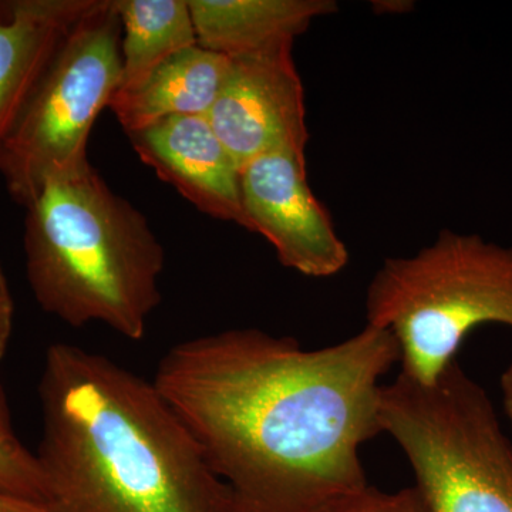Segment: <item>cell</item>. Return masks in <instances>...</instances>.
<instances>
[{"label":"cell","instance_id":"1","mask_svg":"<svg viewBox=\"0 0 512 512\" xmlns=\"http://www.w3.org/2000/svg\"><path fill=\"white\" fill-rule=\"evenodd\" d=\"M392 332L366 325L328 348L231 329L185 340L153 383L180 414L227 495V512H320L367 487L359 457L383 433Z\"/></svg>","mask_w":512,"mask_h":512},{"label":"cell","instance_id":"4","mask_svg":"<svg viewBox=\"0 0 512 512\" xmlns=\"http://www.w3.org/2000/svg\"><path fill=\"white\" fill-rule=\"evenodd\" d=\"M366 319L392 332L400 375L434 383L474 329H512V247L444 229L417 254L384 259L367 288Z\"/></svg>","mask_w":512,"mask_h":512},{"label":"cell","instance_id":"8","mask_svg":"<svg viewBox=\"0 0 512 512\" xmlns=\"http://www.w3.org/2000/svg\"><path fill=\"white\" fill-rule=\"evenodd\" d=\"M293 45L231 59L227 77L208 113L215 134L238 167L276 150L306 153L305 92Z\"/></svg>","mask_w":512,"mask_h":512},{"label":"cell","instance_id":"10","mask_svg":"<svg viewBox=\"0 0 512 512\" xmlns=\"http://www.w3.org/2000/svg\"><path fill=\"white\" fill-rule=\"evenodd\" d=\"M94 0H13L0 18V150L50 60Z\"/></svg>","mask_w":512,"mask_h":512},{"label":"cell","instance_id":"18","mask_svg":"<svg viewBox=\"0 0 512 512\" xmlns=\"http://www.w3.org/2000/svg\"><path fill=\"white\" fill-rule=\"evenodd\" d=\"M500 387L505 416H507L512 434V360L510 365L507 366V369L504 370L503 375H501Z\"/></svg>","mask_w":512,"mask_h":512},{"label":"cell","instance_id":"5","mask_svg":"<svg viewBox=\"0 0 512 512\" xmlns=\"http://www.w3.org/2000/svg\"><path fill=\"white\" fill-rule=\"evenodd\" d=\"M380 424L429 512H512V441L487 392L453 362L434 383L384 384Z\"/></svg>","mask_w":512,"mask_h":512},{"label":"cell","instance_id":"9","mask_svg":"<svg viewBox=\"0 0 512 512\" xmlns=\"http://www.w3.org/2000/svg\"><path fill=\"white\" fill-rule=\"evenodd\" d=\"M128 138L140 160L198 211L248 229L241 168L207 116L170 117Z\"/></svg>","mask_w":512,"mask_h":512},{"label":"cell","instance_id":"17","mask_svg":"<svg viewBox=\"0 0 512 512\" xmlns=\"http://www.w3.org/2000/svg\"><path fill=\"white\" fill-rule=\"evenodd\" d=\"M0 512H59L49 504L25 500L0 490Z\"/></svg>","mask_w":512,"mask_h":512},{"label":"cell","instance_id":"2","mask_svg":"<svg viewBox=\"0 0 512 512\" xmlns=\"http://www.w3.org/2000/svg\"><path fill=\"white\" fill-rule=\"evenodd\" d=\"M35 451L59 512H227L200 444L157 389L104 355L55 343Z\"/></svg>","mask_w":512,"mask_h":512},{"label":"cell","instance_id":"14","mask_svg":"<svg viewBox=\"0 0 512 512\" xmlns=\"http://www.w3.org/2000/svg\"><path fill=\"white\" fill-rule=\"evenodd\" d=\"M0 490L50 504L49 488L36 454L20 441L12 423L8 400L0 386ZM53 507V505H52Z\"/></svg>","mask_w":512,"mask_h":512},{"label":"cell","instance_id":"16","mask_svg":"<svg viewBox=\"0 0 512 512\" xmlns=\"http://www.w3.org/2000/svg\"><path fill=\"white\" fill-rule=\"evenodd\" d=\"M15 325V302L5 271L0 265V362L8 352Z\"/></svg>","mask_w":512,"mask_h":512},{"label":"cell","instance_id":"7","mask_svg":"<svg viewBox=\"0 0 512 512\" xmlns=\"http://www.w3.org/2000/svg\"><path fill=\"white\" fill-rule=\"evenodd\" d=\"M248 231L274 247L285 268L309 278H329L349 262L328 212L312 192L306 153L276 148L241 170Z\"/></svg>","mask_w":512,"mask_h":512},{"label":"cell","instance_id":"6","mask_svg":"<svg viewBox=\"0 0 512 512\" xmlns=\"http://www.w3.org/2000/svg\"><path fill=\"white\" fill-rule=\"evenodd\" d=\"M120 43L116 3L94 0L50 60L0 150V177L22 207L52 181L92 167L89 138L119 87Z\"/></svg>","mask_w":512,"mask_h":512},{"label":"cell","instance_id":"3","mask_svg":"<svg viewBox=\"0 0 512 512\" xmlns=\"http://www.w3.org/2000/svg\"><path fill=\"white\" fill-rule=\"evenodd\" d=\"M26 275L40 308L72 328L101 323L141 340L160 306L165 252L146 215L93 165L26 207Z\"/></svg>","mask_w":512,"mask_h":512},{"label":"cell","instance_id":"15","mask_svg":"<svg viewBox=\"0 0 512 512\" xmlns=\"http://www.w3.org/2000/svg\"><path fill=\"white\" fill-rule=\"evenodd\" d=\"M320 512H429V508L416 487L404 488L397 493H383L367 485Z\"/></svg>","mask_w":512,"mask_h":512},{"label":"cell","instance_id":"13","mask_svg":"<svg viewBox=\"0 0 512 512\" xmlns=\"http://www.w3.org/2000/svg\"><path fill=\"white\" fill-rule=\"evenodd\" d=\"M121 23L116 93L136 89L170 57L198 45L188 0H114Z\"/></svg>","mask_w":512,"mask_h":512},{"label":"cell","instance_id":"12","mask_svg":"<svg viewBox=\"0 0 512 512\" xmlns=\"http://www.w3.org/2000/svg\"><path fill=\"white\" fill-rule=\"evenodd\" d=\"M229 66V57L190 47L157 67L136 89L114 94L109 109L127 136L170 117L208 116Z\"/></svg>","mask_w":512,"mask_h":512},{"label":"cell","instance_id":"11","mask_svg":"<svg viewBox=\"0 0 512 512\" xmlns=\"http://www.w3.org/2000/svg\"><path fill=\"white\" fill-rule=\"evenodd\" d=\"M198 46L229 59L293 45L333 0H188Z\"/></svg>","mask_w":512,"mask_h":512}]
</instances>
